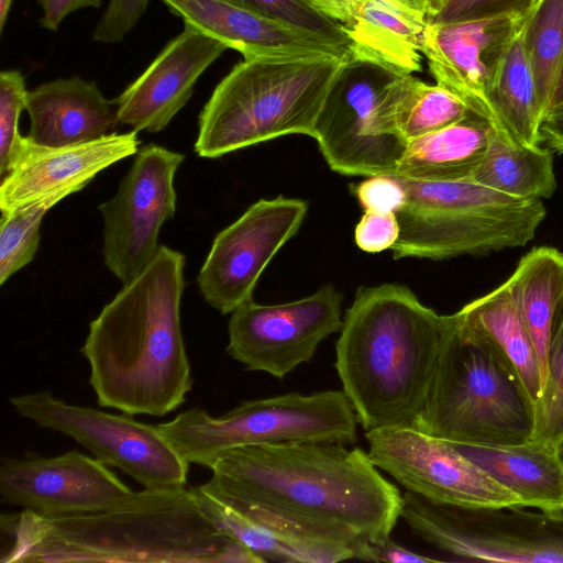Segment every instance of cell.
I'll return each instance as SVG.
<instances>
[{
    "label": "cell",
    "instance_id": "277c9868",
    "mask_svg": "<svg viewBox=\"0 0 563 563\" xmlns=\"http://www.w3.org/2000/svg\"><path fill=\"white\" fill-rule=\"evenodd\" d=\"M452 324L396 284L362 286L343 318L334 367L365 431L416 427Z\"/></svg>",
    "mask_w": 563,
    "mask_h": 563
},
{
    "label": "cell",
    "instance_id": "f1b7e54d",
    "mask_svg": "<svg viewBox=\"0 0 563 563\" xmlns=\"http://www.w3.org/2000/svg\"><path fill=\"white\" fill-rule=\"evenodd\" d=\"M523 29L505 54L492 90L490 104L495 129L521 144L533 146L542 143L541 125L544 118L525 45Z\"/></svg>",
    "mask_w": 563,
    "mask_h": 563
},
{
    "label": "cell",
    "instance_id": "c3c4849f",
    "mask_svg": "<svg viewBox=\"0 0 563 563\" xmlns=\"http://www.w3.org/2000/svg\"><path fill=\"white\" fill-rule=\"evenodd\" d=\"M405 1L410 2V3H412V4L417 5V7H419V8L423 9V10L426 11V9H424V4H423V1H422V0H405ZM426 13H427V12H426Z\"/></svg>",
    "mask_w": 563,
    "mask_h": 563
},
{
    "label": "cell",
    "instance_id": "5bb4252c",
    "mask_svg": "<svg viewBox=\"0 0 563 563\" xmlns=\"http://www.w3.org/2000/svg\"><path fill=\"white\" fill-rule=\"evenodd\" d=\"M342 300L332 285L286 303L260 305L251 299L231 312L227 352L247 371L283 379L309 362L329 335L341 331Z\"/></svg>",
    "mask_w": 563,
    "mask_h": 563
},
{
    "label": "cell",
    "instance_id": "e575fe53",
    "mask_svg": "<svg viewBox=\"0 0 563 563\" xmlns=\"http://www.w3.org/2000/svg\"><path fill=\"white\" fill-rule=\"evenodd\" d=\"M299 27L333 38L349 48L343 25L299 0H232Z\"/></svg>",
    "mask_w": 563,
    "mask_h": 563
},
{
    "label": "cell",
    "instance_id": "b9f144b4",
    "mask_svg": "<svg viewBox=\"0 0 563 563\" xmlns=\"http://www.w3.org/2000/svg\"><path fill=\"white\" fill-rule=\"evenodd\" d=\"M440 560L424 556L399 545L390 538L380 544L372 545V562L389 563H434Z\"/></svg>",
    "mask_w": 563,
    "mask_h": 563
},
{
    "label": "cell",
    "instance_id": "8d00e7d4",
    "mask_svg": "<svg viewBox=\"0 0 563 563\" xmlns=\"http://www.w3.org/2000/svg\"><path fill=\"white\" fill-rule=\"evenodd\" d=\"M364 211L397 212L406 201V190L396 175H375L353 186Z\"/></svg>",
    "mask_w": 563,
    "mask_h": 563
},
{
    "label": "cell",
    "instance_id": "3957f363",
    "mask_svg": "<svg viewBox=\"0 0 563 563\" xmlns=\"http://www.w3.org/2000/svg\"><path fill=\"white\" fill-rule=\"evenodd\" d=\"M185 256L161 245L153 261L90 323L81 349L102 407L164 417L192 388L181 327Z\"/></svg>",
    "mask_w": 563,
    "mask_h": 563
},
{
    "label": "cell",
    "instance_id": "f546056e",
    "mask_svg": "<svg viewBox=\"0 0 563 563\" xmlns=\"http://www.w3.org/2000/svg\"><path fill=\"white\" fill-rule=\"evenodd\" d=\"M388 97L394 122L408 142L448 128L471 111L452 91L413 75H395L388 85Z\"/></svg>",
    "mask_w": 563,
    "mask_h": 563
},
{
    "label": "cell",
    "instance_id": "7402d4cb",
    "mask_svg": "<svg viewBox=\"0 0 563 563\" xmlns=\"http://www.w3.org/2000/svg\"><path fill=\"white\" fill-rule=\"evenodd\" d=\"M427 23L426 11L405 0H364L353 23L343 27L349 59L412 75L421 69Z\"/></svg>",
    "mask_w": 563,
    "mask_h": 563
},
{
    "label": "cell",
    "instance_id": "8fae6325",
    "mask_svg": "<svg viewBox=\"0 0 563 563\" xmlns=\"http://www.w3.org/2000/svg\"><path fill=\"white\" fill-rule=\"evenodd\" d=\"M15 411L40 427L64 433L98 460L115 466L146 489L186 486L189 464L159 433L128 416L66 404L49 391L10 398Z\"/></svg>",
    "mask_w": 563,
    "mask_h": 563
},
{
    "label": "cell",
    "instance_id": "ee69618b",
    "mask_svg": "<svg viewBox=\"0 0 563 563\" xmlns=\"http://www.w3.org/2000/svg\"><path fill=\"white\" fill-rule=\"evenodd\" d=\"M560 111H563V63L552 95L549 114Z\"/></svg>",
    "mask_w": 563,
    "mask_h": 563
},
{
    "label": "cell",
    "instance_id": "60d3db41",
    "mask_svg": "<svg viewBox=\"0 0 563 563\" xmlns=\"http://www.w3.org/2000/svg\"><path fill=\"white\" fill-rule=\"evenodd\" d=\"M314 11L339 22L343 27L355 20L364 0H299Z\"/></svg>",
    "mask_w": 563,
    "mask_h": 563
},
{
    "label": "cell",
    "instance_id": "7c38bea8",
    "mask_svg": "<svg viewBox=\"0 0 563 563\" xmlns=\"http://www.w3.org/2000/svg\"><path fill=\"white\" fill-rule=\"evenodd\" d=\"M365 438L377 468L432 503L472 509L522 507L515 493L448 441L410 426L365 431Z\"/></svg>",
    "mask_w": 563,
    "mask_h": 563
},
{
    "label": "cell",
    "instance_id": "ffe728a7",
    "mask_svg": "<svg viewBox=\"0 0 563 563\" xmlns=\"http://www.w3.org/2000/svg\"><path fill=\"white\" fill-rule=\"evenodd\" d=\"M184 23L254 56L331 55L349 58L344 44L232 0H162Z\"/></svg>",
    "mask_w": 563,
    "mask_h": 563
},
{
    "label": "cell",
    "instance_id": "ab89813d",
    "mask_svg": "<svg viewBox=\"0 0 563 563\" xmlns=\"http://www.w3.org/2000/svg\"><path fill=\"white\" fill-rule=\"evenodd\" d=\"M42 8L41 25L56 31L62 21L71 12L85 8H99L102 0H37Z\"/></svg>",
    "mask_w": 563,
    "mask_h": 563
},
{
    "label": "cell",
    "instance_id": "9a60e30c",
    "mask_svg": "<svg viewBox=\"0 0 563 563\" xmlns=\"http://www.w3.org/2000/svg\"><path fill=\"white\" fill-rule=\"evenodd\" d=\"M307 201L283 196L260 199L218 233L197 277L203 299L231 313L253 299L260 276L299 230Z\"/></svg>",
    "mask_w": 563,
    "mask_h": 563
},
{
    "label": "cell",
    "instance_id": "83f0119b",
    "mask_svg": "<svg viewBox=\"0 0 563 563\" xmlns=\"http://www.w3.org/2000/svg\"><path fill=\"white\" fill-rule=\"evenodd\" d=\"M553 150L525 145L495 129L472 180L519 200L548 199L556 189Z\"/></svg>",
    "mask_w": 563,
    "mask_h": 563
},
{
    "label": "cell",
    "instance_id": "52a82bcc",
    "mask_svg": "<svg viewBox=\"0 0 563 563\" xmlns=\"http://www.w3.org/2000/svg\"><path fill=\"white\" fill-rule=\"evenodd\" d=\"M399 178L406 201L396 212L395 260L441 261L525 246L547 216L540 199H515L473 180Z\"/></svg>",
    "mask_w": 563,
    "mask_h": 563
},
{
    "label": "cell",
    "instance_id": "4316f807",
    "mask_svg": "<svg viewBox=\"0 0 563 563\" xmlns=\"http://www.w3.org/2000/svg\"><path fill=\"white\" fill-rule=\"evenodd\" d=\"M505 284L532 340L544 385L553 319L563 298V253L532 249Z\"/></svg>",
    "mask_w": 563,
    "mask_h": 563
},
{
    "label": "cell",
    "instance_id": "9c48e42d",
    "mask_svg": "<svg viewBox=\"0 0 563 563\" xmlns=\"http://www.w3.org/2000/svg\"><path fill=\"white\" fill-rule=\"evenodd\" d=\"M402 498L400 518L440 550L473 561L563 563V511L462 508L408 490Z\"/></svg>",
    "mask_w": 563,
    "mask_h": 563
},
{
    "label": "cell",
    "instance_id": "ac0fdd59",
    "mask_svg": "<svg viewBox=\"0 0 563 563\" xmlns=\"http://www.w3.org/2000/svg\"><path fill=\"white\" fill-rule=\"evenodd\" d=\"M135 131L111 133L90 142L60 146L27 144L11 170L1 178L2 213L32 206L51 209L80 191L100 172L139 151Z\"/></svg>",
    "mask_w": 563,
    "mask_h": 563
},
{
    "label": "cell",
    "instance_id": "ba28073f",
    "mask_svg": "<svg viewBox=\"0 0 563 563\" xmlns=\"http://www.w3.org/2000/svg\"><path fill=\"white\" fill-rule=\"evenodd\" d=\"M357 416L343 390L246 400L220 418L201 408L156 424L188 464L211 467L230 450L271 443L357 441Z\"/></svg>",
    "mask_w": 563,
    "mask_h": 563
},
{
    "label": "cell",
    "instance_id": "4fadbf2b",
    "mask_svg": "<svg viewBox=\"0 0 563 563\" xmlns=\"http://www.w3.org/2000/svg\"><path fill=\"white\" fill-rule=\"evenodd\" d=\"M181 153L150 143L137 152L113 198L99 206L103 218V262L123 285L156 256L158 234L176 212L174 177Z\"/></svg>",
    "mask_w": 563,
    "mask_h": 563
},
{
    "label": "cell",
    "instance_id": "4dcf8cb0",
    "mask_svg": "<svg viewBox=\"0 0 563 563\" xmlns=\"http://www.w3.org/2000/svg\"><path fill=\"white\" fill-rule=\"evenodd\" d=\"M523 40L545 120L563 63V0L537 1L526 22Z\"/></svg>",
    "mask_w": 563,
    "mask_h": 563
},
{
    "label": "cell",
    "instance_id": "74e56055",
    "mask_svg": "<svg viewBox=\"0 0 563 563\" xmlns=\"http://www.w3.org/2000/svg\"><path fill=\"white\" fill-rule=\"evenodd\" d=\"M150 0H110L99 20L92 40L112 44L121 42L135 26Z\"/></svg>",
    "mask_w": 563,
    "mask_h": 563
},
{
    "label": "cell",
    "instance_id": "7bdbcfd3",
    "mask_svg": "<svg viewBox=\"0 0 563 563\" xmlns=\"http://www.w3.org/2000/svg\"><path fill=\"white\" fill-rule=\"evenodd\" d=\"M542 142L558 154H563V111L549 114L541 125Z\"/></svg>",
    "mask_w": 563,
    "mask_h": 563
},
{
    "label": "cell",
    "instance_id": "8992f818",
    "mask_svg": "<svg viewBox=\"0 0 563 563\" xmlns=\"http://www.w3.org/2000/svg\"><path fill=\"white\" fill-rule=\"evenodd\" d=\"M417 429L444 441H530L534 407L516 374L452 314Z\"/></svg>",
    "mask_w": 563,
    "mask_h": 563
},
{
    "label": "cell",
    "instance_id": "30bf717a",
    "mask_svg": "<svg viewBox=\"0 0 563 563\" xmlns=\"http://www.w3.org/2000/svg\"><path fill=\"white\" fill-rule=\"evenodd\" d=\"M395 75L349 59L333 84L312 137L329 167L345 176L394 175L408 141L398 131L388 97Z\"/></svg>",
    "mask_w": 563,
    "mask_h": 563
},
{
    "label": "cell",
    "instance_id": "6da1fadb",
    "mask_svg": "<svg viewBox=\"0 0 563 563\" xmlns=\"http://www.w3.org/2000/svg\"><path fill=\"white\" fill-rule=\"evenodd\" d=\"M330 441L242 446L223 454L206 484L221 497L329 534L372 562V545L401 516L400 490L361 448Z\"/></svg>",
    "mask_w": 563,
    "mask_h": 563
},
{
    "label": "cell",
    "instance_id": "f6af8a7d",
    "mask_svg": "<svg viewBox=\"0 0 563 563\" xmlns=\"http://www.w3.org/2000/svg\"><path fill=\"white\" fill-rule=\"evenodd\" d=\"M13 0H0V31L2 32Z\"/></svg>",
    "mask_w": 563,
    "mask_h": 563
},
{
    "label": "cell",
    "instance_id": "5b68a950",
    "mask_svg": "<svg viewBox=\"0 0 563 563\" xmlns=\"http://www.w3.org/2000/svg\"><path fill=\"white\" fill-rule=\"evenodd\" d=\"M349 58H244L217 85L199 114L195 151L217 158L290 134L312 137L325 99Z\"/></svg>",
    "mask_w": 563,
    "mask_h": 563
},
{
    "label": "cell",
    "instance_id": "cb8c5ba5",
    "mask_svg": "<svg viewBox=\"0 0 563 563\" xmlns=\"http://www.w3.org/2000/svg\"><path fill=\"white\" fill-rule=\"evenodd\" d=\"M202 511L220 530L252 550L265 562L335 563L356 560L344 548L298 541L284 533L263 512L238 504H229L206 484L192 488Z\"/></svg>",
    "mask_w": 563,
    "mask_h": 563
},
{
    "label": "cell",
    "instance_id": "484cf974",
    "mask_svg": "<svg viewBox=\"0 0 563 563\" xmlns=\"http://www.w3.org/2000/svg\"><path fill=\"white\" fill-rule=\"evenodd\" d=\"M456 314L516 374L534 407L543 388L540 366L532 340L506 284L468 302Z\"/></svg>",
    "mask_w": 563,
    "mask_h": 563
},
{
    "label": "cell",
    "instance_id": "e0dca14e",
    "mask_svg": "<svg viewBox=\"0 0 563 563\" xmlns=\"http://www.w3.org/2000/svg\"><path fill=\"white\" fill-rule=\"evenodd\" d=\"M530 12L427 23L422 55L435 82L459 96L472 111L492 124L490 95L496 76L508 47L523 29Z\"/></svg>",
    "mask_w": 563,
    "mask_h": 563
},
{
    "label": "cell",
    "instance_id": "d6986e66",
    "mask_svg": "<svg viewBox=\"0 0 563 563\" xmlns=\"http://www.w3.org/2000/svg\"><path fill=\"white\" fill-rule=\"evenodd\" d=\"M228 48L185 23L183 32L112 101L119 122L135 132L164 130L188 102L199 77Z\"/></svg>",
    "mask_w": 563,
    "mask_h": 563
},
{
    "label": "cell",
    "instance_id": "f35d334b",
    "mask_svg": "<svg viewBox=\"0 0 563 563\" xmlns=\"http://www.w3.org/2000/svg\"><path fill=\"white\" fill-rule=\"evenodd\" d=\"M400 232L395 212L364 211L354 230L356 245L367 253L390 250Z\"/></svg>",
    "mask_w": 563,
    "mask_h": 563
},
{
    "label": "cell",
    "instance_id": "d4e9b609",
    "mask_svg": "<svg viewBox=\"0 0 563 563\" xmlns=\"http://www.w3.org/2000/svg\"><path fill=\"white\" fill-rule=\"evenodd\" d=\"M492 131L493 124L471 110L459 122L409 141L394 175L421 181L472 180Z\"/></svg>",
    "mask_w": 563,
    "mask_h": 563
},
{
    "label": "cell",
    "instance_id": "681fc988",
    "mask_svg": "<svg viewBox=\"0 0 563 563\" xmlns=\"http://www.w3.org/2000/svg\"><path fill=\"white\" fill-rule=\"evenodd\" d=\"M537 1H539V0H533V2H534V3H536Z\"/></svg>",
    "mask_w": 563,
    "mask_h": 563
},
{
    "label": "cell",
    "instance_id": "d6a6232c",
    "mask_svg": "<svg viewBox=\"0 0 563 563\" xmlns=\"http://www.w3.org/2000/svg\"><path fill=\"white\" fill-rule=\"evenodd\" d=\"M45 206H32L2 213L0 222V285L27 265L40 244V227Z\"/></svg>",
    "mask_w": 563,
    "mask_h": 563
},
{
    "label": "cell",
    "instance_id": "44dd1931",
    "mask_svg": "<svg viewBox=\"0 0 563 563\" xmlns=\"http://www.w3.org/2000/svg\"><path fill=\"white\" fill-rule=\"evenodd\" d=\"M31 119L27 139L37 146L77 145L113 133L115 110L92 81L80 77L58 78L29 91Z\"/></svg>",
    "mask_w": 563,
    "mask_h": 563
},
{
    "label": "cell",
    "instance_id": "1f68e13d",
    "mask_svg": "<svg viewBox=\"0 0 563 563\" xmlns=\"http://www.w3.org/2000/svg\"><path fill=\"white\" fill-rule=\"evenodd\" d=\"M563 439V298L552 324L548 373L542 395L534 406L531 441L556 449Z\"/></svg>",
    "mask_w": 563,
    "mask_h": 563
},
{
    "label": "cell",
    "instance_id": "2e32d148",
    "mask_svg": "<svg viewBox=\"0 0 563 563\" xmlns=\"http://www.w3.org/2000/svg\"><path fill=\"white\" fill-rule=\"evenodd\" d=\"M102 461L70 451L54 457H3L0 496L47 518L103 511L134 495Z\"/></svg>",
    "mask_w": 563,
    "mask_h": 563
},
{
    "label": "cell",
    "instance_id": "603a6c76",
    "mask_svg": "<svg viewBox=\"0 0 563 563\" xmlns=\"http://www.w3.org/2000/svg\"><path fill=\"white\" fill-rule=\"evenodd\" d=\"M450 443L515 493L523 508L563 511V464L555 449L531 440L506 445Z\"/></svg>",
    "mask_w": 563,
    "mask_h": 563
},
{
    "label": "cell",
    "instance_id": "836d02e7",
    "mask_svg": "<svg viewBox=\"0 0 563 563\" xmlns=\"http://www.w3.org/2000/svg\"><path fill=\"white\" fill-rule=\"evenodd\" d=\"M25 80L19 70L0 73V177L14 166L27 144L19 131L21 112L26 109Z\"/></svg>",
    "mask_w": 563,
    "mask_h": 563
},
{
    "label": "cell",
    "instance_id": "d590c367",
    "mask_svg": "<svg viewBox=\"0 0 563 563\" xmlns=\"http://www.w3.org/2000/svg\"><path fill=\"white\" fill-rule=\"evenodd\" d=\"M534 4L533 0H444L439 10L427 20L429 23H452L506 13H528Z\"/></svg>",
    "mask_w": 563,
    "mask_h": 563
},
{
    "label": "cell",
    "instance_id": "f907efd6",
    "mask_svg": "<svg viewBox=\"0 0 563 563\" xmlns=\"http://www.w3.org/2000/svg\"><path fill=\"white\" fill-rule=\"evenodd\" d=\"M423 1V0H422ZM423 4H424V1H423ZM426 9V8H424Z\"/></svg>",
    "mask_w": 563,
    "mask_h": 563
},
{
    "label": "cell",
    "instance_id": "7dc6e473",
    "mask_svg": "<svg viewBox=\"0 0 563 563\" xmlns=\"http://www.w3.org/2000/svg\"><path fill=\"white\" fill-rule=\"evenodd\" d=\"M556 453H558V456L561 461V463L563 464V439L561 440V442L558 444L556 446Z\"/></svg>",
    "mask_w": 563,
    "mask_h": 563
},
{
    "label": "cell",
    "instance_id": "7a4b0ae2",
    "mask_svg": "<svg viewBox=\"0 0 563 563\" xmlns=\"http://www.w3.org/2000/svg\"><path fill=\"white\" fill-rule=\"evenodd\" d=\"M1 563H264L202 511L192 488L146 489L117 507L47 518L1 516Z\"/></svg>",
    "mask_w": 563,
    "mask_h": 563
},
{
    "label": "cell",
    "instance_id": "bcb514c9",
    "mask_svg": "<svg viewBox=\"0 0 563 563\" xmlns=\"http://www.w3.org/2000/svg\"><path fill=\"white\" fill-rule=\"evenodd\" d=\"M424 1V8L427 12V18L433 13H435L439 8L442 5L444 0H423Z\"/></svg>",
    "mask_w": 563,
    "mask_h": 563
}]
</instances>
